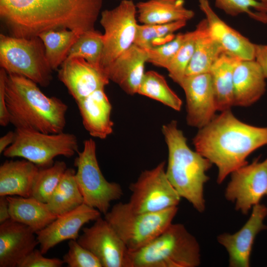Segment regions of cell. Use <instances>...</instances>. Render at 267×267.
<instances>
[{"instance_id":"1","label":"cell","mask_w":267,"mask_h":267,"mask_svg":"<svg viewBox=\"0 0 267 267\" xmlns=\"http://www.w3.org/2000/svg\"><path fill=\"white\" fill-rule=\"evenodd\" d=\"M102 0H0V17L17 38L68 29L80 35L94 29Z\"/></svg>"},{"instance_id":"2","label":"cell","mask_w":267,"mask_h":267,"mask_svg":"<svg viewBox=\"0 0 267 267\" xmlns=\"http://www.w3.org/2000/svg\"><path fill=\"white\" fill-rule=\"evenodd\" d=\"M195 151L215 165L217 182L248 163L247 158L267 144V127H259L238 119L230 109L221 112L193 137Z\"/></svg>"},{"instance_id":"3","label":"cell","mask_w":267,"mask_h":267,"mask_svg":"<svg viewBox=\"0 0 267 267\" xmlns=\"http://www.w3.org/2000/svg\"><path fill=\"white\" fill-rule=\"evenodd\" d=\"M5 99L9 122L16 128L46 134L63 132L67 105L58 98L45 95L34 82L7 73Z\"/></svg>"},{"instance_id":"4","label":"cell","mask_w":267,"mask_h":267,"mask_svg":"<svg viewBox=\"0 0 267 267\" xmlns=\"http://www.w3.org/2000/svg\"><path fill=\"white\" fill-rule=\"evenodd\" d=\"M162 132L168 147L166 173L169 180L181 198L202 213L205 210L204 186L209 179L206 172L213 164L189 148L177 121L163 125Z\"/></svg>"},{"instance_id":"5","label":"cell","mask_w":267,"mask_h":267,"mask_svg":"<svg viewBox=\"0 0 267 267\" xmlns=\"http://www.w3.org/2000/svg\"><path fill=\"white\" fill-rule=\"evenodd\" d=\"M200 257L195 237L182 224L172 223L145 246L128 250L126 267H196Z\"/></svg>"},{"instance_id":"6","label":"cell","mask_w":267,"mask_h":267,"mask_svg":"<svg viewBox=\"0 0 267 267\" xmlns=\"http://www.w3.org/2000/svg\"><path fill=\"white\" fill-rule=\"evenodd\" d=\"M178 206L155 212H134L129 203L119 202L104 215V219L123 240L128 250L145 246L172 223Z\"/></svg>"},{"instance_id":"7","label":"cell","mask_w":267,"mask_h":267,"mask_svg":"<svg viewBox=\"0 0 267 267\" xmlns=\"http://www.w3.org/2000/svg\"><path fill=\"white\" fill-rule=\"evenodd\" d=\"M0 65L7 73L23 76L42 87L47 86L52 70L39 37L17 38L0 35Z\"/></svg>"},{"instance_id":"8","label":"cell","mask_w":267,"mask_h":267,"mask_svg":"<svg viewBox=\"0 0 267 267\" xmlns=\"http://www.w3.org/2000/svg\"><path fill=\"white\" fill-rule=\"evenodd\" d=\"M13 142L2 153L7 158L21 157L39 168L54 164L57 156L71 157L79 152L76 136L71 133L46 134L16 128Z\"/></svg>"},{"instance_id":"9","label":"cell","mask_w":267,"mask_h":267,"mask_svg":"<svg viewBox=\"0 0 267 267\" xmlns=\"http://www.w3.org/2000/svg\"><path fill=\"white\" fill-rule=\"evenodd\" d=\"M96 144L91 138L84 141V148L78 152L74 165L75 178L84 199V203L95 208L101 214L109 210L112 201L123 195L121 186L107 181L103 176L97 161Z\"/></svg>"},{"instance_id":"10","label":"cell","mask_w":267,"mask_h":267,"mask_svg":"<svg viewBox=\"0 0 267 267\" xmlns=\"http://www.w3.org/2000/svg\"><path fill=\"white\" fill-rule=\"evenodd\" d=\"M136 14L132 0H123L114 8L101 12L100 23L104 30L100 63L102 70L134 44L138 25Z\"/></svg>"},{"instance_id":"11","label":"cell","mask_w":267,"mask_h":267,"mask_svg":"<svg viewBox=\"0 0 267 267\" xmlns=\"http://www.w3.org/2000/svg\"><path fill=\"white\" fill-rule=\"evenodd\" d=\"M166 162L141 172L137 180L130 184L129 204L135 212H155L178 206L181 197L169 180Z\"/></svg>"},{"instance_id":"12","label":"cell","mask_w":267,"mask_h":267,"mask_svg":"<svg viewBox=\"0 0 267 267\" xmlns=\"http://www.w3.org/2000/svg\"><path fill=\"white\" fill-rule=\"evenodd\" d=\"M225 190V197L235 204V209L244 215L267 194V158H258L232 172Z\"/></svg>"},{"instance_id":"13","label":"cell","mask_w":267,"mask_h":267,"mask_svg":"<svg viewBox=\"0 0 267 267\" xmlns=\"http://www.w3.org/2000/svg\"><path fill=\"white\" fill-rule=\"evenodd\" d=\"M77 241L99 260L102 267H126L128 249L104 218L100 217L91 226L83 228Z\"/></svg>"},{"instance_id":"14","label":"cell","mask_w":267,"mask_h":267,"mask_svg":"<svg viewBox=\"0 0 267 267\" xmlns=\"http://www.w3.org/2000/svg\"><path fill=\"white\" fill-rule=\"evenodd\" d=\"M179 86L186 97L187 124L198 129L203 128L217 111L210 73L185 76Z\"/></svg>"},{"instance_id":"15","label":"cell","mask_w":267,"mask_h":267,"mask_svg":"<svg viewBox=\"0 0 267 267\" xmlns=\"http://www.w3.org/2000/svg\"><path fill=\"white\" fill-rule=\"evenodd\" d=\"M267 216V207L258 204L252 208L249 219L237 232L224 233L217 237L218 242L226 250L229 267H250V255L255 239L261 231L267 229L264 221Z\"/></svg>"},{"instance_id":"16","label":"cell","mask_w":267,"mask_h":267,"mask_svg":"<svg viewBox=\"0 0 267 267\" xmlns=\"http://www.w3.org/2000/svg\"><path fill=\"white\" fill-rule=\"evenodd\" d=\"M95 208L84 203L75 210L57 218L44 229L36 232L40 250L44 255L59 243L66 240H77L81 227L101 217Z\"/></svg>"},{"instance_id":"17","label":"cell","mask_w":267,"mask_h":267,"mask_svg":"<svg viewBox=\"0 0 267 267\" xmlns=\"http://www.w3.org/2000/svg\"><path fill=\"white\" fill-rule=\"evenodd\" d=\"M58 77L76 101L109 84L103 70L83 58H67L58 70Z\"/></svg>"},{"instance_id":"18","label":"cell","mask_w":267,"mask_h":267,"mask_svg":"<svg viewBox=\"0 0 267 267\" xmlns=\"http://www.w3.org/2000/svg\"><path fill=\"white\" fill-rule=\"evenodd\" d=\"M36 233L11 219L0 225V267H18L39 245Z\"/></svg>"},{"instance_id":"19","label":"cell","mask_w":267,"mask_h":267,"mask_svg":"<svg viewBox=\"0 0 267 267\" xmlns=\"http://www.w3.org/2000/svg\"><path fill=\"white\" fill-rule=\"evenodd\" d=\"M146 49L134 44L103 71L109 81L130 95L137 93L147 62Z\"/></svg>"},{"instance_id":"20","label":"cell","mask_w":267,"mask_h":267,"mask_svg":"<svg viewBox=\"0 0 267 267\" xmlns=\"http://www.w3.org/2000/svg\"><path fill=\"white\" fill-rule=\"evenodd\" d=\"M211 36L223 50L241 60H255V44L223 21L212 8L208 0H198Z\"/></svg>"},{"instance_id":"21","label":"cell","mask_w":267,"mask_h":267,"mask_svg":"<svg viewBox=\"0 0 267 267\" xmlns=\"http://www.w3.org/2000/svg\"><path fill=\"white\" fill-rule=\"evenodd\" d=\"M76 102L84 127L91 136L105 139L112 133L114 123L111 119L112 105L104 88Z\"/></svg>"},{"instance_id":"22","label":"cell","mask_w":267,"mask_h":267,"mask_svg":"<svg viewBox=\"0 0 267 267\" xmlns=\"http://www.w3.org/2000/svg\"><path fill=\"white\" fill-rule=\"evenodd\" d=\"M266 77L255 60H240L233 72V106H249L266 90Z\"/></svg>"},{"instance_id":"23","label":"cell","mask_w":267,"mask_h":267,"mask_svg":"<svg viewBox=\"0 0 267 267\" xmlns=\"http://www.w3.org/2000/svg\"><path fill=\"white\" fill-rule=\"evenodd\" d=\"M38 166L26 159L6 160L0 166V196L29 197Z\"/></svg>"},{"instance_id":"24","label":"cell","mask_w":267,"mask_h":267,"mask_svg":"<svg viewBox=\"0 0 267 267\" xmlns=\"http://www.w3.org/2000/svg\"><path fill=\"white\" fill-rule=\"evenodd\" d=\"M138 19L143 24H164L187 21L195 12L184 6V0H149L136 4Z\"/></svg>"},{"instance_id":"25","label":"cell","mask_w":267,"mask_h":267,"mask_svg":"<svg viewBox=\"0 0 267 267\" xmlns=\"http://www.w3.org/2000/svg\"><path fill=\"white\" fill-rule=\"evenodd\" d=\"M195 46L185 76L209 73L211 67L224 51L210 35L206 19L200 21L194 30Z\"/></svg>"},{"instance_id":"26","label":"cell","mask_w":267,"mask_h":267,"mask_svg":"<svg viewBox=\"0 0 267 267\" xmlns=\"http://www.w3.org/2000/svg\"><path fill=\"white\" fill-rule=\"evenodd\" d=\"M6 197L10 219L28 226L35 233L57 218L50 211L46 203L34 197Z\"/></svg>"},{"instance_id":"27","label":"cell","mask_w":267,"mask_h":267,"mask_svg":"<svg viewBox=\"0 0 267 267\" xmlns=\"http://www.w3.org/2000/svg\"><path fill=\"white\" fill-rule=\"evenodd\" d=\"M241 59L223 52L213 64L210 71L217 111L230 109L233 106V72Z\"/></svg>"},{"instance_id":"28","label":"cell","mask_w":267,"mask_h":267,"mask_svg":"<svg viewBox=\"0 0 267 267\" xmlns=\"http://www.w3.org/2000/svg\"><path fill=\"white\" fill-rule=\"evenodd\" d=\"M76 171L67 169L60 183L46 203L57 217L72 211L84 203L75 178Z\"/></svg>"},{"instance_id":"29","label":"cell","mask_w":267,"mask_h":267,"mask_svg":"<svg viewBox=\"0 0 267 267\" xmlns=\"http://www.w3.org/2000/svg\"><path fill=\"white\" fill-rule=\"evenodd\" d=\"M80 36L68 29L49 30L39 35L44 46L47 61L52 70L57 69L67 59L71 47Z\"/></svg>"},{"instance_id":"30","label":"cell","mask_w":267,"mask_h":267,"mask_svg":"<svg viewBox=\"0 0 267 267\" xmlns=\"http://www.w3.org/2000/svg\"><path fill=\"white\" fill-rule=\"evenodd\" d=\"M137 93L157 100L179 111L182 101L169 86L165 78L154 71L145 73Z\"/></svg>"},{"instance_id":"31","label":"cell","mask_w":267,"mask_h":267,"mask_svg":"<svg viewBox=\"0 0 267 267\" xmlns=\"http://www.w3.org/2000/svg\"><path fill=\"white\" fill-rule=\"evenodd\" d=\"M67 169L66 163L62 161H56L49 167L40 169L33 184L31 197L46 203Z\"/></svg>"},{"instance_id":"32","label":"cell","mask_w":267,"mask_h":267,"mask_svg":"<svg viewBox=\"0 0 267 267\" xmlns=\"http://www.w3.org/2000/svg\"><path fill=\"white\" fill-rule=\"evenodd\" d=\"M103 45V34L95 29L88 31L79 36L71 47L67 58H83L90 64L100 68Z\"/></svg>"},{"instance_id":"33","label":"cell","mask_w":267,"mask_h":267,"mask_svg":"<svg viewBox=\"0 0 267 267\" xmlns=\"http://www.w3.org/2000/svg\"><path fill=\"white\" fill-rule=\"evenodd\" d=\"M186 23L185 21H178L164 24H138L134 44L149 49L155 46L157 41L172 40L175 37L173 34L185 27Z\"/></svg>"},{"instance_id":"34","label":"cell","mask_w":267,"mask_h":267,"mask_svg":"<svg viewBox=\"0 0 267 267\" xmlns=\"http://www.w3.org/2000/svg\"><path fill=\"white\" fill-rule=\"evenodd\" d=\"M216 7L235 16L246 14L260 22L267 23V2L257 0H215Z\"/></svg>"},{"instance_id":"35","label":"cell","mask_w":267,"mask_h":267,"mask_svg":"<svg viewBox=\"0 0 267 267\" xmlns=\"http://www.w3.org/2000/svg\"><path fill=\"white\" fill-rule=\"evenodd\" d=\"M194 31L188 32L187 38L166 69L172 80L178 85L185 76V72L194 50Z\"/></svg>"},{"instance_id":"36","label":"cell","mask_w":267,"mask_h":267,"mask_svg":"<svg viewBox=\"0 0 267 267\" xmlns=\"http://www.w3.org/2000/svg\"><path fill=\"white\" fill-rule=\"evenodd\" d=\"M187 32L178 33L170 41L147 49V62L166 68L185 42Z\"/></svg>"},{"instance_id":"37","label":"cell","mask_w":267,"mask_h":267,"mask_svg":"<svg viewBox=\"0 0 267 267\" xmlns=\"http://www.w3.org/2000/svg\"><path fill=\"white\" fill-rule=\"evenodd\" d=\"M63 260L68 267H102L99 260L77 240H70Z\"/></svg>"},{"instance_id":"38","label":"cell","mask_w":267,"mask_h":267,"mask_svg":"<svg viewBox=\"0 0 267 267\" xmlns=\"http://www.w3.org/2000/svg\"><path fill=\"white\" fill-rule=\"evenodd\" d=\"M40 250L35 249L19 264L18 267H60L64 263L58 258H47Z\"/></svg>"},{"instance_id":"39","label":"cell","mask_w":267,"mask_h":267,"mask_svg":"<svg viewBox=\"0 0 267 267\" xmlns=\"http://www.w3.org/2000/svg\"><path fill=\"white\" fill-rule=\"evenodd\" d=\"M7 72L2 68L0 70V125L7 126L9 122V114L5 99V80Z\"/></svg>"},{"instance_id":"40","label":"cell","mask_w":267,"mask_h":267,"mask_svg":"<svg viewBox=\"0 0 267 267\" xmlns=\"http://www.w3.org/2000/svg\"><path fill=\"white\" fill-rule=\"evenodd\" d=\"M255 60L267 79V44H255Z\"/></svg>"},{"instance_id":"41","label":"cell","mask_w":267,"mask_h":267,"mask_svg":"<svg viewBox=\"0 0 267 267\" xmlns=\"http://www.w3.org/2000/svg\"><path fill=\"white\" fill-rule=\"evenodd\" d=\"M10 219L9 204L6 196L0 197V223Z\"/></svg>"},{"instance_id":"42","label":"cell","mask_w":267,"mask_h":267,"mask_svg":"<svg viewBox=\"0 0 267 267\" xmlns=\"http://www.w3.org/2000/svg\"><path fill=\"white\" fill-rule=\"evenodd\" d=\"M15 132L9 131L0 138V153L4 151L12 144L14 140Z\"/></svg>"},{"instance_id":"43","label":"cell","mask_w":267,"mask_h":267,"mask_svg":"<svg viewBox=\"0 0 267 267\" xmlns=\"http://www.w3.org/2000/svg\"><path fill=\"white\" fill-rule=\"evenodd\" d=\"M257 0L267 2V0Z\"/></svg>"},{"instance_id":"44","label":"cell","mask_w":267,"mask_h":267,"mask_svg":"<svg viewBox=\"0 0 267 267\" xmlns=\"http://www.w3.org/2000/svg\"></svg>"},{"instance_id":"45","label":"cell","mask_w":267,"mask_h":267,"mask_svg":"<svg viewBox=\"0 0 267 267\" xmlns=\"http://www.w3.org/2000/svg\"></svg>"}]
</instances>
